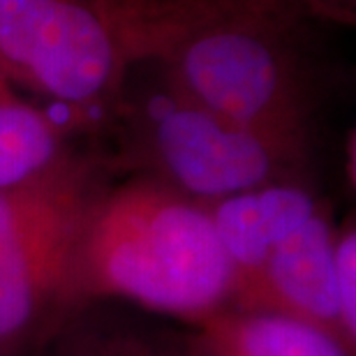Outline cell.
<instances>
[{
  "instance_id": "cell-1",
  "label": "cell",
  "mask_w": 356,
  "mask_h": 356,
  "mask_svg": "<svg viewBox=\"0 0 356 356\" xmlns=\"http://www.w3.org/2000/svg\"><path fill=\"white\" fill-rule=\"evenodd\" d=\"M234 273L211 211L160 183H132L95 197L76 241L70 310L132 301L204 322L229 308Z\"/></svg>"
},
{
  "instance_id": "cell-2",
  "label": "cell",
  "mask_w": 356,
  "mask_h": 356,
  "mask_svg": "<svg viewBox=\"0 0 356 356\" xmlns=\"http://www.w3.org/2000/svg\"><path fill=\"white\" fill-rule=\"evenodd\" d=\"M92 199L83 172L63 160L0 190V356H26L70 310L76 241Z\"/></svg>"
},
{
  "instance_id": "cell-3",
  "label": "cell",
  "mask_w": 356,
  "mask_h": 356,
  "mask_svg": "<svg viewBox=\"0 0 356 356\" xmlns=\"http://www.w3.org/2000/svg\"><path fill=\"white\" fill-rule=\"evenodd\" d=\"M167 47L174 92L232 123L298 139L291 76L254 24H197Z\"/></svg>"
},
{
  "instance_id": "cell-4",
  "label": "cell",
  "mask_w": 356,
  "mask_h": 356,
  "mask_svg": "<svg viewBox=\"0 0 356 356\" xmlns=\"http://www.w3.org/2000/svg\"><path fill=\"white\" fill-rule=\"evenodd\" d=\"M148 148L178 192L222 202L273 185L296 153V139L232 123L174 92L155 99Z\"/></svg>"
},
{
  "instance_id": "cell-5",
  "label": "cell",
  "mask_w": 356,
  "mask_h": 356,
  "mask_svg": "<svg viewBox=\"0 0 356 356\" xmlns=\"http://www.w3.org/2000/svg\"><path fill=\"white\" fill-rule=\"evenodd\" d=\"M120 54L104 0H60L35 35L21 83L67 106H86L111 88Z\"/></svg>"
},
{
  "instance_id": "cell-6",
  "label": "cell",
  "mask_w": 356,
  "mask_h": 356,
  "mask_svg": "<svg viewBox=\"0 0 356 356\" xmlns=\"http://www.w3.org/2000/svg\"><path fill=\"white\" fill-rule=\"evenodd\" d=\"M333 252L336 238L322 211H317L277 241L250 275L234 282L229 308L277 312L301 319L345 343L340 331Z\"/></svg>"
},
{
  "instance_id": "cell-7",
  "label": "cell",
  "mask_w": 356,
  "mask_h": 356,
  "mask_svg": "<svg viewBox=\"0 0 356 356\" xmlns=\"http://www.w3.org/2000/svg\"><path fill=\"white\" fill-rule=\"evenodd\" d=\"M209 211L229 257L234 282H238L261 264L277 241L315 216L319 206L305 190L273 183L227 197Z\"/></svg>"
},
{
  "instance_id": "cell-8",
  "label": "cell",
  "mask_w": 356,
  "mask_h": 356,
  "mask_svg": "<svg viewBox=\"0 0 356 356\" xmlns=\"http://www.w3.org/2000/svg\"><path fill=\"white\" fill-rule=\"evenodd\" d=\"M197 356H352L333 333L301 319L261 310L225 308L188 336Z\"/></svg>"
},
{
  "instance_id": "cell-9",
  "label": "cell",
  "mask_w": 356,
  "mask_h": 356,
  "mask_svg": "<svg viewBox=\"0 0 356 356\" xmlns=\"http://www.w3.org/2000/svg\"><path fill=\"white\" fill-rule=\"evenodd\" d=\"M181 338L83 303L67 310L26 356H197L188 336Z\"/></svg>"
},
{
  "instance_id": "cell-10",
  "label": "cell",
  "mask_w": 356,
  "mask_h": 356,
  "mask_svg": "<svg viewBox=\"0 0 356 356\" xmlns=\"http://www.w3.org/2000/svg\"><path fill=\"white\" fill-rule=\"evenodd\" d=\"M60 134L47 113L17 97L0 99V190L58 162Z\"/></svg>"
},
{
  "instance_id": "cell-11",
  "label": "cell",
  "mask_w": 356,
  "mask_h": 356,
  "mask_svg": "<svg viewBox=\"0 0 356 356\" xmlns=\"http://www.w3.org/2000/svg\"><path fill=\"white\" fill-rule=\"evenodd\" d=\"M60 0H0V74L21 81L28 51L49 12Z\"/></svg>"
},
{
  "instance_id": "cell-12",
  "label": "cell",
  "mask_w": 356,
  "mask_h": 356,
  "mask_svg": "<svg viewBox=\"0 0 356 356\" xmlns=\"http://www.w3.org/2000/svg\"><path fill=\"white\" fill-rule=\"evenodd\" d=\"M336 289L340 308V331L347 347L354 352L356 340V234L350 227L336 241Z\"/></svg>"
}]
</instances>
